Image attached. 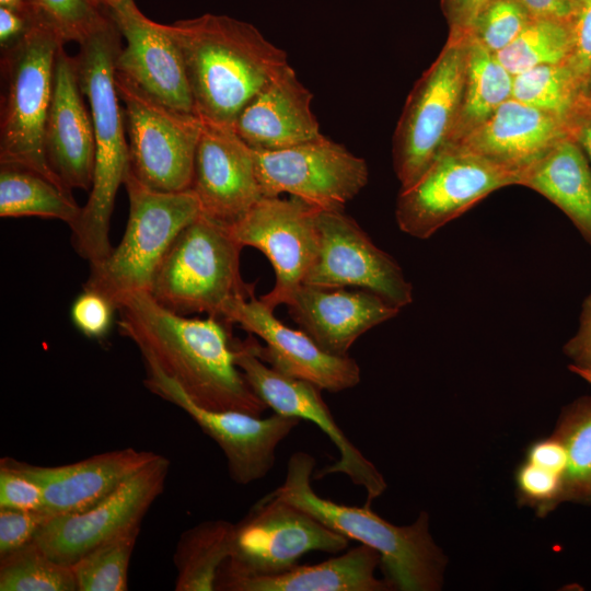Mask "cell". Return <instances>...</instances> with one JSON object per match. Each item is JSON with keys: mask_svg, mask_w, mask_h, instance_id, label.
I'll list each match as a JSON object with an SVG mask.
<instances>
[{"mask_svg": "<svg viewBox=\"0 0 591 591\" xmlns=\"http://www.w3.org/2000/svg\"><path fill=\"white\" fill-rule=\"evenodd\" d=\"M466 51V35H449L407 96L392 140L401 189L415 184L451 141L461 107Z\"/></svg>", "mask_w": 591, "mask_h": 591, "instance_id": "cell-8", "label": "cell"}, {"mask_svg": "<svg viewBox=\"0 0 591 591\" xmlns=\"http://www.w3.org/2000/svg\"><path fill=\"white\" fill-rule=\"evenodd\" d=\"M517 498L520 505L546 515L563 501V476L524 460L515 472Z\"/></svg>", "mask_w": 591, "mask_h": 591, "instance_id": "cell-38", "label": "cell"}, {"mask_svg": "<svg viewBox=\"0 0 591 591\" xmlns=\"http://www.w3.org/2000/svg\"><path fill=\"white\" fill-rule=\"evenodd\" d=\"M580 99L591 102V69Z\"/></svg>", "mask_w": 591, "mask_h": 591, "instance_id": "cell-50", "label": "cell"}, {"mask_svg": "<svg viewBox=\"0 0 591 591\" xmlns=\"http://www.w3.org/2000/svg\"><path fill=\"white\" fill-rule=\"evenodd\" d=\"M553 434L566 453L563 501L591 502V397L568 405Z\"/></svg>", "mask_w": 591, "mask_h": 591, "instance_id": "cell-31", "label": "cell"}, {"mask_svg": "<svg viewBox=\"0 0 591 591\" xmlns=\"http://www.w3.org/2000/svg\"><path fill=\"white\" fill-rule=\"evenodd\" d=\"M321 245L303 285L371 291L402 309L413 302V287L402 267L344 210H318Z\"/></svg>", "mask_w": 591, "mask_h": 591, "instance_id": "cell-17", "label": "cell"}, {"mask_svg": "<svg viewBox=\"0 0 591 591\" xmlns=\"http://www.w3.org/2000/svg\"><path fill=\"white\" fill-rule=\"evenodd\" d=\"M26 16L27 31L2 48L5 91L1 106L0 163L35 172L67 189L50 169L45 151L55 61L65 43L49 26Z\"/></svg>", "mask_w": 591, "mask_h": 591, "instance_id": "cell-6", "label": "cell"}, {"mask_svg": "<svg viewBox=\"0 0 591 591\" xmlns=\"http://www.w3.org/2000/svg\"><path fill=\"white\" fill-rule=\"evenodd\" d=\"M567 62L543 65L513 76L512 99L566 120L581 97Z\"/></svg>", "mask_w": 591, "mask_h": 591, "instance_id": "cell-33", "label": "cell"}, {"mask_svg": "<svg viewBox=\"0 0 591 591\" xmlns=\"http://www.w3.org/2000/svg\"><path fill=\"white\" fill-rule=\"evenodd\" d=\"M146 387L183 409L222 450L231 479L247 485L265 477L274 466L276 450L300 419L274 413L262 418L234 410H210L195 404L181 386L152 361L143 360Z\"/></svg>", "mask_w": 591, "mask_h": 591, "instance_id": "cell-15", "label": "cell"}, {"mask_svg": "<svg viewBox=\"0 0 591 591\" xmlns=\"http://www.w3.org/2000/svg\"><path fill=\"white\" fill-rule=\"evenodd\" d=\"M572 363L569 369L591 372V292L586 298L576 335L564 347Z\"/></svg>", "mask_w": 591, "mask_h": 591, "instance_id": "cell-43", "label": "cell"}, {"mask_svg": "<svg viewBox=\"0 0 591 591\" xmlns=\"http://www.w3.org/2000/svg\"><path fill=\"white\" fill-rule=\"evenodd\" d=\"M201 120L190 189L201 215L232 225L264 197L253 150L232 128Z\"/></svg>", "mask_w": 591, "mask_h": 591, "instance_id": "cell-19", "label": "cell"}, {"mask_svg": "<svg viewBox=\"0 0 591 591\" xmlns=\"http://www.w3.org/2000/svg\"><path fill=\"white\" fill-rule=\"evenodd\" d=\"M101 7H103L106 10H109L117 4H119L124 0H95Z\"/></svg>", "mask_w": 591, "mask_h": 591, "instance_id": "cell-51", "label": "cell"}, {"mask_svg": "<svg viewBox=\"0 0 591 591\" xmlns=\"http://www.w3.org/2000/svg\"><path fill=\"white\" fill-rule=\"evenodd\" d=\"M566 124L568 134L580 144L591 161V102L580 99Z\"/></svg>", "mask_w": 591, "mask_h": 591, "instance_id": "cell-46", "label": "cell"}, {"mask_svg": "<svg viewBox=\"0 0 591 591\" xmlns=\"http://www.w3.org/2000/svg\"><path fill=\"white\" fill-rule=\"evenodd\" d=\"M24 12L49 26L66 44H80L109 16L95 0H25Z\"/></svg>", "mask_w": 591, "mask_h": 591, "instance_id": "cell-36", "label": "cell"}, {"mask_svg": "<svg viewBox=\"0 0 591 591\" xmlns=\"http://www.w3.org/2000/svg\"><path fill=\"white\" fill-rule=\"evenodd\" d=\"M532 20L518 0H489L467 35L496 54L510 45Z\"/></svg>", "mask_w": 591, "mask_h": 591, "instance_id": "cell-37", "label": "cell"}, {"mask_svg": "<svg viewBox=\"0 0 591 591\" xmlns=\"http://www.w3.org/2000/svg\"><path fill=\"white\" fill-rule=\"evenodd\" d=\"M159 454L124 448L82 461L40 466L4 456L0 464L35 480L44 491V509L51 517L85 511L115 491Z\"/></svg>", "mask_w": 591, "mask_h": 591, "instance_id": "cell-21", "label": "cell"}, {"mask_svg": "<svg viewBox=\"0 0 591 591\" xmlns=\"http://www.w3.org/2000/svg\"><path fill=\"white\" fill-rule=\"evenodd\" d=\"M82 95L76 59L63 44L55 61L45 151L50 169L69 190H91L94 175V129Z\"/></svg>", "mask_w": 591, "mask_h": 591, "instance_id": "cell-22", "label": "cell"}, {"mask_svg": "<svg viewBox=\"0 0 591 591\" xmlns=\"http://www.w3.org/2000/svg\"><path fill=\"white\" fill-rule=\"evenodd\" d=\"M568 135L566 120L514 99L453 144L520 175Z\"/></svg>", "mask_w": 591, "mask_h": 591, "instance_id": "cell-25", "label": "cell"}, {"mask_svg": "<svg viewBox=\"0 0 591 591\" xmlns=\"http://www.w3.org/2000/svg\"><path fill=\"white\" fill-rule=\"evenodd\" d=\"M571 47L568 20L533 19L495 56L512 76H517L538 66L566 62Z\"/></svg>", "mask_w": 591, "mask_h": 591, "instance_id": "cell-32", "label": "cell"}, {"mask_svg": "<svg viewBox=\"0 0 591 591\" xmlns=\"http://www.w3.org/2000/svg\"><path fill=\"white\" fill-rule=\"evenodd\" d=\"M186 68L195 113L232 128L252 99L289 62L253 24L206 13L166 24Z\"/></svg>", "mask_w": 591, "mask_h": 591, "instance_id": "cell-2", "label": "cell"}, {"mask_svg": "<svg viewBox=\"0 0 591 591\" xmlns=\"http://www.w3.org/2000/svg\"><path fill=\"white\" fill-rule=\"evenodd\" d=\"M573 373L586 380L589 384H591V372L579 370V369H570Z\"/></svg>", "mask_w": 591, "mask_h": 591, "instance_id": "cell-52", "label": "cell"}, {"mask_svg": "<svg viewBox=\"0 0 591 591\" xmlns=\"http://www.w3.org/2000/svg\"><path fill=\"white\" fill-rule=\"evenodd\" d=\"M568 23L572 47L566 62L583 91L591 69V0H571Z\"/></svg>", "mask_w": 591, "mask_h": 591, "instance_id": "cell-39", "label": "cell"}, {"mask_svg": "<svg viewBox=\"0 0 591 591\" xmlns=\"http://www.w3.org/2000/svg\"><path fill=\"white\" fill-rule=\"evenodd\" d=\"M264 197L289 194L320 210H344L367 185V162L323 135L278 150L253 149Z\"/></svg>", "mask_w": 591, "mask_h": 591, "instance_id": "cell-12", "label": "cell"}, {"mask_svg": "<svg viewBox=\"0 0 591 591\" xmlns=\"http://www.w3.org/2000/svg\"><path fill=\"white\" fill-rule=\"evenodd\" d=\"M519 184L518 173L447 146L415 184L399 190L395 219L404 233L428 239L493 192Z\"/></svg>", "mask_w": 591, "mask_h": 591, "instance_id": "cell-11", "label": "cell"}, {"mask_svg": "<svg viewBox=\"0 0 591 591\" xmlns=\"http://www.w3.org/2000/svg\"><path fill=\"white\" fill-rule=\"evenodd\" d=\"M107 11L126 39L116 59V71L161 103L196 114L184 58L166 24L146 16L135 0H124Z\"/></svg>", "mask_w": 591, "mask_h": 591, "instance_id": "cell-20", "label": "cell"}, {"mask_svg": "<svg viewBox=\"0 0 591 591\" xmlns=\"http://www.w3.org/2000/svg\"><path fill=\"white\" fill-rule=\"evenodd\" d=\"M222 320L237 324L254 339L256 355L276 371L309 381L321 390L338 393L357 386L360 368L349 356L340 357L323 350L305 332L285 325L255 294L232 301Z\"/></svg>", "mask_w": 591, "mask_h": 591, "instance_id": "cell-18", "label": "cell"}, {"mask_svg": "<svg viewBox=\"0 0 591 591\" xmlns=\"http://www.w3.org/2000/svg\"><path fill=\"white\" fill-rule=\"evenodd\" d=\"M121 47V34L109 14L103 25L79 44L74 57L79 84L91 108L95 165L89 199L70 229L73 247L90 264L104 259L113 250L111 218L117 190L129 167L124 111L115 85L116 59Z\"/></svg>", "mask_w": 591, "mask_h": 591, "instance_id": "cell-3", "label": "cell"}, {"mask_svg": "<svg viewBox=\"0 0 591 591\" xmlns=\"http://www.w3.org/2000/svg\"><path fill=\"white\" fill-rule=\"evenodd\" d=\"M82 207L71 192L44 176L24 169L1 166L0 216L18 218L35 216L58 219L71 228Z\"/></svg>", "mask_w": 591, "mask_h": 591, "instance_id": "cell-30", "label": "cell"}, {"mask_svg": "<svg viewBox=\"0 0 591 591\" xmlns=\"http://www.w3.org/2000/svg\"><path fill=\"white\" fill-rule=\"evenodd\" d=\"M243 247L230 225L200 215L173 242L149 293L174 313L222 320L232 301L254 296V283L241 276Z\"/></svg>", "mask_w": 591, "mask_h": 591, "instance_id": "cell-7", "label": "cell"}, {"mask_svg": "<svg viewBox=\"0 0 591 591\" xmlns=\"http://www.w3.org/2000/svg\"><path fill=\"white\" fill-rule=\"evenodd\" d=\"M380 554L361 544L315 565H297L273 576L217 580L215 591H386L384 579L375 578Z\"/></svg>", "mask_w": 591, "mask_h": 591, "instance_id": "cell-26", "label": "cell"}, {"mask_svg": "<svg viewBox=\"0 0 591 591\" xmlns=\"http://www.w3.org/2000/svg\"><path fill=\"white\" fill-rule=\"evenodd\" d=\"M255 336L233 338L234 361L255 394L275 413L314 422L339 452V459L315 474V479L345 474L367 493V506L386 489L383 475L336 424L315 384L285 375L267 366L254 350Z\"/></svg>", "mask_w": 591, "mask_h": 591, "instance_id": "cell-13", "label": "cell"}, {"mask_svg": "<svg viewBox=\"0 0 591 591\" xmlns=\"http://www.w3.org/2000/svg\"><path fill=\"white\" fill-rule=\"evenodd\" d=\"M465 35L467 51L461 107L449 144L473 131L512 97L513 76L495 54Z\"/></svg>", "mask_w": 591, "mask_h": 591, "instance_id": "cell-28", "label": "cell"}, {"mask_svg": "<svg viewBox=\"0 0 591 591\" xmlns=\"http://www.w3.org/2000/svg\"><path fill=\"white\" fill-rule=\"evenodd\" d=\"M117 309L104 296L83 290L72 303L70 316L73 325L89 338H103L109 331Z\"/></svg>", "mask_w": 591, "mask_h": 591, "instance_id": "cell-41", "label": "cell"}, {"mask_svg": "<svg viewBox=\"0 0 591 591\" xmlns=\"http://www.w3.org/2000/svg\"><path fill=\"white\" fill-rule=\"evenodd\" d=\"M288 306L289 315L323 350L345 357L366 332L395 317L399 310L364 290L300 286Z\"/></svg>", "mask_w": 591, "mask_h": 591, "instance_id": "cell-23", "label": "cell"}, {"mask_svg": "<svg viewBox=\"0 0 591 591\" xmlns=\"http://www.w3.org/2000/svg\"><path fill=\"white\" fill-rule=\"evenodd\" d=\"M44 506L43 488L35 480L0 464V508L35 511Z\"/></svg>", "mask_w": 591, "mask_h": 591, "instance_id": "cell-42", "label": "cell"}, {"mask_svg": "<svg viewBox=\"0 0 591 591\" xmlns=\"http://www.w3.org/2000/svg\"><path fill=\"white\" fill-rule=\"evenodd\" d=\"M0 7H5L19 12H23L26 7L25 0H0Z\"/></svg>", "mask_w": 591, "mask_h": 591, "instance_id": "cell-49", "label": "cell"}, {"mask_svg": "<svg viewBox=\"0 0 591 591\" xmlns=\"http://www.w3.org/2000/svg\"><path fill=\"white\" fill-rule=\"evenodd\" d=\"M315 464L310 453H293L288 461L283 483L267 495L376 551L385 580L393 589L439 590L447 558L430 535L428 513L420 512L409 525H395L373 512L370 506H346L323 498L311 483Z\"/></svg>", "mask_w": 591, "mask_h": 591, "instance_id": "cell-4", "label": "cell"}, {"mask_svg": "<svg viewBox=\"0 0 591 591\" xmlns=\"http://www.w3.org/2000/svg\"><path fill=\"white\" fill-rule=\"evenodd\" d=\"M51 518L43 509L26 511L0 508V557L33 542Z\"/></svg>", "mask_w": 591, "mask_h": 591, "instance_id": "cell-40", "label": "cell"}, {"mask_svg": "<svg viewBox=\"0 0 591 591\" xmlns=\"http://www.w3.org/2000/svg\"><path fill=\"white\" fill-rule=\"evenodd\" d=\"M532 19L568 20L571 0H518Z\"/></svg>", "mask_w": 591, "mask_h": 591, "instance_id": "cell-48", "label": "cell"}, {"mask_svg": "<svg viewBox=\"0 0 591 591\" xmlns=\"http://www.w3.org/2000/svg\"><path fill=\"white\" fill-rule=\"evenodd\" d=\"M140 528L111 537L71 565L78 591L128 590V569Z\"/></svg>", "mask_w": 591, "mask_h": 591, "instance_id": "cell-35", "label": "cell"}, {"mask_svg": "<svg viewBox=\"0 0 591 591\" xmlns=\"http://www.w3.org/2000/svg\"><path fill=\"white\" fill-rule=\"evenodd\" d=\"M313 94L288 63L252 99L232 129L251 148L278 150L322 136Z\"/></svg>", "mask_w": 591, "mask_h": 591, "instance_id": "cell-24", "label": "cell"}, {"mask_svg": "<svg viewBox=\"0 0 591 591\" xmlns=\"http://www.w3.org/2000/svg\"><path fill=\"white\" fill-rule=\"evenodd\" d=\"M115 85L124 103L131 172L154 190L190 189L201 118L161 103L116 69Z\"/></svg>", "mask_w": 591, "mask_h": 591, "instance_id": "cell-9", "label": "cell"}, {"mask_svg": "<svg viewBox=\"0 0 591 591\" xmlns=\"http://www.w3.org/2000/svg\"><path fill=\"white\" fill-rule=\"evenodd\" d=\"M124 185L129 216L118 246L102 260L90 264L83 290L97 292L117 309L135 292H150L154 276L178 234L201 215L192 189L154 190L128 167Z\"/></svg>", "mask_w": 591, "mask_h": 591, "instance_id": "cell-5", "label": "cell"}, {"mask_svg": "<svg viewBox=\"0 0 591 591\" xmlns=\"http://www.w3.org/2000/svg\"><path fill=\"white\" fill-rule=\"evenodd\" d=\"M235 524L217 519L183 532L174 553L176 591H215L219 568L229 558Z\"/></svg>", "mask_w": 591, "mask_h": 591, "instance_id": "cell-29", "label": "cell"}, {"mask_svg": "<svg viewBox=\"0 0 591 591\" xmlns=\"http://www.w3.org/2000/svg\"><path fill=\"white\" fill-rule=\"evenodd\" d=\"M489 0H440L450 36L468 33L476 16Z\"/></svg>", "mask_w": 591, "mask_h": 591, "instance_id": "cell-44", "label": "cell"}, {"mask_svg": "<svg viewBox=\"0 0 591 591\" xmlns=\"http://www.w3.org/2000/svg\"><path fill=\"white\" fill-rule=\"evenodd\" d=\"M519 185L556 205L591 245V169L569 134L522 172Z\"/></svg>", "mask_w": 591, "mask_h": 591, "instance_id": "cell-27", "label": "cell"}, {"mask_svg": "<svg viewBox=\"0 0 591 591\" xmlns=\"http://www.w3.org/2000/svg\"><path fill=\"white\" fill-rule=\"evenodd\" d=\"M318 210L293 196L263 197L230 225L243 246L259 250L273 265L275 285L259 298L271 310L289 302L317 259Z\"/></svg>", "mask_w": 591, "mask_h": 591, "instance_id": "cell-14", "label": "cell"}, {"mask_svg": "<svg viewBox=\"0 0 591 591\" xmlns=\"http://www.w3.org/2000/svg\"><path fill=\"white\" fill-rule=\"evenodd\" d=\"M170 461L159 454L94 507L53 517L34 542L55 561L71 566L89 551L141 522L163 493Z\"/></svg>", "mask_w": 591, "mask_h": 591, "instance_id": "cell-16", "label": "cell"}, {"mask_svg": "<svg viewBox=\"0 0 591 591\" xmlns=\"http://www.w3.org/2000/svg\"><path fill=\"white\" fill-rule=\"evenodd\" d=\"M525 460L563 476L566 465V453L561 443L552 434L548 438L534 441L526 449Z\"/></svg>", "mask_w": 591, "mask_h": 591, "instance_id": "cell-45", "label": "cell"}, {"mask_svg": "<svg viewBox=\"0 0 591 591\" xmlns=\"http://www.w3.org/2000/svg\"><path fill=\"white\" fill-rule=\"evenodd\" d=\"M25 13L0 7V44L4 48L16 42L28 28Z\"/></svg>", "mask_w": 591, "mask_h": 591, "instance_id": "cell-47", "label": "cell"}, {"mask_svg": "<svg viewBox=\"0 0 591 591\" xmlns=\"http://www.w3.org/2000/svg\"><path fill=\"white\" fill-rule=\"evenodd\" d=\"M118 327L198 406L262 416L268 408L234 361L229 323L188 317L158 303L149 292H135L117 308Z\"/></svg>", "mask_w": 591, "mask_h": 591, "instance_id": "cell-1", "label": "cell"}, {"mask_svg": "<svg viewBox=\"0 0 591 591\" xmlns=\"http://www.w3.org/2000/svg\"><path fill=\"white\" fill-rule=\"evenodd\" d=\"M348 543L347 536L306 512L266 495L235 524L231 554L216 581L281 573L310 552L335 554L345 551Z\"/></svg>", "mask_w": 591, "mask_h": 591, "instance_id": "cell-10", "label": "cell"}, {"mask_svg": "<svg viewBox=\"0 0 591 591\" xmlns=\"http://www.w3.org/2000/svg\"><path fill=\"white\" fill-rule=\"evenodd\" d=\"M0 591H78L71 566L51 559L34 541L0 557Z\"/></svg>", "mask_w": 591, "mask_h": 591, "instance_id": "cell-34", "label": "cell"}]
</instances>
